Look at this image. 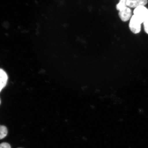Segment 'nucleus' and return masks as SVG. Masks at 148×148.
I'll list each match as a JSON object with an SVG mask.
<instances>
[{
  "label": "nucleus",
  "mask_w": 148,
  "mask_h": 148,
  "mask_svg": "<svg viewBox=\"0 0 148 148\" xmlns=\"http://www.w3.org/2000/svg\"><path fill=\"white\" fill-rule=\"evenodd\" d=\"M143 21L138 16L134 15L130 18L129 24L130 30L134 34H138L141 31V25Z\"/></svg>",
  "instance_id": "1"
},
{
  "label": "nucleus",
  "mask_w": 148,
  "mask_h": 148,
  "mask_svg": "<svg viewBox=\"0 0 148 148\" xmlns=\"http://www.w3.org/2000/svg\"><path fill=\"white\" fill-rule=\"evenodd\" d=\"M134 13L141 18L143 23L148 20V9L145 6H140L135 8Z\"/></svg>",
  "instance_id": "2"
},
{
  "label": "nucleus",
  "mask_w": 148,
  "mask_h": 148,
  "mask_svg": "<svg viewBox=\"0 0 148 148\" xmlns=\"http://www.w3.org/2000/svg\"><path fill=\"white\" fill-rule=\"evenodd\" d=\"M118 15L122 21L126 22L132 17V11L129 7L127 6L119 11Z\"/></svg>",
  "instance_id": "3"
},
{
  "label": "nucleus",
  "mask_w": 148,
  "mask_h": 148,
  "mask_svg": "<svg viewBox=\"0 0 148 148\" xmlns=\"http://www.w3.org/2000/svg\"><path fill=\"white\" fill-rule=\"evenodd\" d=\"M148 3V0H127L126 5L129 8H136L140 6H145Z\"/></svg>",
  "instance_id": "4"
},
{
  "label": "nucleus",
  "mask_w": 148,
  "mask_h": 148,
  "mask_svg": "<svg viewBox=\"0 0 148 148\" xmlns=\"http://www.w3.org/2000/svg\"><path fill=\"white\" fill-rule=\"evenodd\" d=\"M8 134V130L4 125H0V140L4 138Z\"/></svg>",
  "instance_id": "5"
},
{
  "label": "nucleus",
  "mask_w": 148,
  "mask_h": 148,
  "mask_svg": "<svg viewBox=\"0 0 148 148\" xmlns=\"http://www.w3.org/2000/svg\"><path fill=\"white\" fill-rule=\"evenodd\" d=\"M127 0H120L119 3L116 5V9L120 11L127 7L126 3Z\"/></svg>",
  "instance_id": "6"
},
{
  "label": "nucleus",
  "mask_w": 148,
  "mask_h": 148,
  "mask_svg": "<svg viewBox=\"0 0 148 148\" xmlns=\"http://www.w3.org/2000/svg\"><path fill=\"white\" fill-rule=\"evenodd\" d=\"M7 83V81L0 77V92H1L3 89L5 87Z\"/></svg>",
  "instance_id": "7"
},
{
  "label": "nucleus",
  "mask_w": 148,
  "mask_h": 148,
  "mask_svg": "<svg viewBox=\"0 0 148 148\" xmlns=\"http://www.w3.org/2000/svg\"><path fill=\"white\" fill-rule=\"evenodd\" d=\"M0 148H11V147L9 143L3 142L0 144Z\"/></svg>",
  "instance_id": "8"
},
{
  "label": "nucleus",
  "mask_w": 148,
  "mask_h": 148,
  "mask_svg": "<svg viewBox=\"0 0 148 148\" xmlns=\"http://www.w3.org/2000/svg\"><path fill=\"white\" fill-rule=\"evenodd\" d=\"M144 31L148 34V20L143 23Z\"/></svg>",
  "instance_id": "9"
},
{
  "label": "nucleus",
  "mask_w": 148,
  "mask_h": 148,
  "mask_svg": "<svg viewBox=\"0 0 148 148\" xmlns=\"http://www.w3.org/2000/svg\"><path fill=\"white\" fill-rule=\"evenodd\" d=\"M1 99H0V105H1Z\"/></svg>",
  "instance_id": "10"
}]
</instances>
